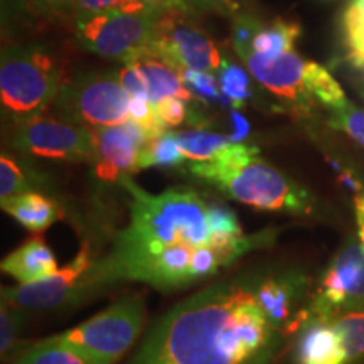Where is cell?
<instances>
[{
  "label": "cell",
  "mask_w": 364,
  "mask_h": 364,
  "mask_svg": "<svg viewBox=\"0 0 364 364\" xmlns=\"http://www.w3.org/2000/svg\"><path fill=\"white\" fill-rule=\"evenodd\" d=\"M120 182L132 196L130 223L110 253L93 263L81 294L88 287L118 282H140L159 290L182 289L273 241L265 231L245 235L231 209L208 204L194 191L150 194L129 176Z\"/></svg>",
  "instance_id": "obj_1"
},
{
  "label": "cell",
  "mask_w": 364,
  "mask_h": 364,
  "mask_svg": "<svg viewBox=\"0 0 364 364\" xmlns=\"http://www.w3.org/2000/svg\"><path fill=\"white\" fill-rule=\"evenodd\" d=\"M280 332L257 297V275L235 277L159 317L129 364H270Z\"/></svg>",
  "instance_id": "obj_2"
},
{
  "label": "cell",
  "mask_w": 364,
  "mask_h": 364,
  "mask_svg": "<svg viewBox=\"0 0 364 364\" xmlns=\"http://www.w3.org/2000/svg\"><path fill=\"white\" fill-rule=\"evenodd\" d=\"M196 177L216 186L235 201L262 211L307 215L314 201L302 186L258 157V149L245 144L233 156L218 162H191Z\"/></svg>",
  "instance_id": "obj_3"
},
{
  "label": "cell",
  "mask_w": 364,
  "mask_h": 364,
  "mask_svg": "<svg viewBox=\"0 0 364 364\" xmlns=\"http://www.w3.org/2000/svg\"><path fill=\"white\" fill-rule=\"evenodd\" d=\"M145 304L139 295L118 299L83 324L51 336L102 364H115L139 339L145 324Z\"/></svg>",
  "instance_id": "obj_4"
},
{
  "label": "cell",
  "mask_w": 364,
  "mask_h": 364,
  "mask_svg": "<svg viewBox=\"0 0 364 364\" xmlns=\"http://www.w3.org/2000/svg\"><path fill=\"white\" fill-rule=\"evenodd\" d=\"M248 70L268 91L289 102L304 105L318 102L336 107L346 102V95L331 73L317 63L290 51L277 58H267L248 51L241 54Z\"/></svg>",
  "instance_id": "obj_5"
},
{
  "label": "cell",
  "mask_w": 364,
  "mask_h": 364,
  "mask_svg": "<svg viewBox=\"0 0 364 364\" xmlns=\"http://www.w3.org/2000/svg\"><path fill=\"white\" fill-rule=\"evenodd\" d=\"M63 88V73L48 53L38 48L4 53L0 97L7 110L19 117H36Z\"/></svg>",
  "instance_id": "obj_6"
},
{
  "label": "cell",
  "mask_w": 364,
  "mask_h": 364,
  "mask_svg": "<svg viewBox=\"0 0 364 364\" xmlns=\"http://www.w3.org/2000/svg\"><path fill=\"white\" fill-rule=\"evenodd\" d=\"M159 14L152 11L83 14L76 29L81 44L105 58L129 63L150 54Z\"/></svg>",
  "instance_id": "obj_7"
},
{
  "label": "cell",
  "mask_w": 364,
  "mask_h": 364,
  "mask_svg": "<svg viewBox=\"0 0 364 364\" xmlns=\"http://www.w3.org/2000/svg\"><path fill=\"white\" fill-rule=\"evenodd\" d=\"M12 144L31 156L73 162H97L93 130L54 118H26L17 127Z\"/></svg>",
  "instance_id": "obj_8"
},
{
  "label": "cell",
  "mask_w": 364,
  "mask_h": 364,
  "mask_svg": "<svg viewBox=\"0 0 364 364\" xmlns=\"http://www.w3.org/2000/svg\"><path fill=\"white\" fill-rule=\"evenodd\" d=\"M129 100L130 95L120 78L112 75L88 76L65 86L58 95L63 112L93 127H115L129 122Z\"/></svg>",
  "instance_id": "obj_9"
},
{
  "label": "cell",
  "mask_w": 364,
  "mask_h": 364,
  "mask_svg": "<svg viewBox=\"0 0 364 364\" xmlns=\"http://www.w3.org/2000/svg\"><path fill=\"white\" fill-rule=\"evenodd\" d=\"M182 12L162 14L157 19L156 36L150 46L149 56H156L179 73L194 70L203 73L220 71L225 59L198 27L186 24Z\"/></svg>",
  "instance_id": "obj_10"
},
{
  "label": "cell",
  "mask_w": 364,
  "mask_h": 364,
  "mask_svg": "<svg viewBox=\"0 0 364 364\" xmlns=\"http://www.w3.org/2000/svg\"><path fill=\"white\" fill-rule=\"evenodd\" d=\"M359 309H364V250L356 241H349L327 268L309 317L332 321L341 312Z\"/></svg>",
  "instance_id": "obj_11"
},
{
  "label": "cell",
  "mask_w": 364,
  "mask_h": 364,
  "mask_svg": "<svg viewBox=\"0 0 364 364\" xmlns=\"http://www.w3.org/2000/svg\"><path fill=\"white\" fill-rule=\"evenodd\" d=\"M91 267V252L88 243H85L66 267L59 268L51 275L31 284L2 287V302L21 311H51L68 300L80 297L85 277Z\"/></svg>",
  "instance_id": "obj_12"
},
{
  "label": "cell",
  "mask_w": 364,
  "mask_h": 364,
  "mask_svg": "<svg viewBox=\"0 0 364 364\" xmlns=\"http://www.w3.org/2000/svg\"><path fill=\"white\" fill-rule=\"evenodd\" d=\"M97 174L103 181H117L139 171V157L150 140L149 132L134 120L115 127H95Z\"/></svg>",
  "instance_id": "obj_13"
},
{
  "label": "cell",
  "mask_w": 364,
  "mask_h": 364,
  "mask_svg": "<svg viewBox=\"0 0 364 364\" xmlns=\"http://www.w3.org/2000/svg\"><path fill=\"white\" fill-rule=\"evenodd\" d=\"M306 279L299 273H280L265 277L257 275V297L267 317L277 329L290 324L295 304L302 295Z\"/></svg>",
  "instance_id": "obj_14"
},
{
  "label": "cell",
  "mask_w": 364,
  "mask_h": 364,
  "mask_svg": "<svg viewBox=\"0 0 364 364\" xmlns=\"http://www.w3.org/2000/svg\"><path fill=\"white\" fill-rule=\"evenodd\" d=\"M299 364H349L334 321L309 317L299 341Z\"/></svg>",
  "instance_id": "obj_15"
},
{
  "label": "cell",
  "mask_w": 364,
  "mask_h": 364,
  "mask_svg": "<svg viewBox=\"0 0 364 364\" xmlns=\"http://www.w3.org/2000/svg\"><path fill=\"white\" fill-rule=\"evenodd\" d=\"M2 272L17 284H31L58 272V262L51 248L41 236L27 240L2 260Z\"/></svg>",
  "instance_id": "obj_16"
},
{
  "label": "cell",
  "mask_w": 364,
  "mask_h": 364,
  "mask_svg": "<svg viewBox=\"0 0 364 364\" xmlns=\"http://www.w3.org/2000/svg\"><path fill=\"white\" fill-rule=\"evenodd\" d=\"M129 63H134L136 70H139L140 76L145 81V86H147L150 103L154 107L169 97L181 98L184 102H196V98L188 86L184 85L179 73L167 63H164L162 59L147 54V56H140Z\"/></svg>",
  "instance_id": "obj_17"
},
{
  "label": "cell",
  "mask_w": 364,
  "mask_h": 364,
  "mask_svg": "<svg viewBox=\"0 0 364 364\" xmlns=\"http://www.w3.org/2000/svg\"><path fill=\"white\" fill-rule=\"evenodd\" d=\"M177 142L191 162H218L233 156L245 144L206 130L177 132Z\"/></svg>",
  "instance_id": "obj_18"
},
{
  "label": "cell",
  "mask_w": 364,
  "mask_h": 364,
  "mask_svg": "<svg viewBox=\"0 0 364 364\" xmlns=\"http://www.w3.org/2000/svg\"><path fill=\"white\" fill-rule=\"evenodd\" d=\"M2 209L19 225L31 231H36V233L48 230L61 218V211L56 204L38 193L16 196V198L2 203Z\"/></svg>",
  "instance_id": "obj_19"
},
{
  "label": "cell",
  "mask_w": 364,
  "mask_h": 364,
  "mask_svg": "<svg viewBox=\"0 0 364 364\" xmlns=\"http://www.w3.org/2000/svg\"><path fill=\"white\" fill-rule=\"evenodd\" d=\"M302 29L295 22L277 19L272 26L262 27L252 41V51L267 58H277L294 51L295 41L300 38Z\"/></svg>",
  "instance_id": "obj_20"
},
{
  "label": "cell",
  "mask_w": 364,
  "mask_h": 364,
  "mask_svg": "<svg viewBox=\"0 0 364 364\" xmlns=\"http://www.w3.org/2000/svg\"><path fill=\"white\" fill-rule=\"evenodd\" d=\"M17 364H102L76 349L46 338L21 353Z\"/></svg>",
  "instance_id": "obj_21"
},
{
  "label": "cell",
  "mask_w": 364,
  "mask_h": 364,
  "mask_svg": "<svg viewBox=\"0 0 364 364\" xmlns=\"http://www.w3.org/2000/svg\"><path fill=\"white\" fill-rule=\"evenodd\" d=\"M186 159L177 142V132L166 130L162 135L149 140L139 157V171L147 167H177Z\"/></svg>",
  "instance_id": "obj_22"
},
{
  "label": "cell",
  "mask_w": 364,
  "mask_h": 364,
  "mask_svg": "<svg viewBox=\"0 0 364 364\" xmlns=\"http://www.w3.org/2000/svg\"><path fill=\"white\" fill-rule=\"evenodd\" d=\"M334 321L349 363L364 356V311L341 314Z\"/></svg>",
  "instance_id": "obj_23"
},
{
  "label": "cell",
  "mask_w": 364,
  "mask_h": 364,
  "mask_svg": "<svg viewBox=\"0 0 364 364\" xmlns=\"http://www.w3.org/2000/svg\"><path fill=\"white\" fill-rule=\"evenodd\" d=\"M329 110V125L332 129L344 132L364 147V110L356 108L348 100Z\"/></svg>",
  "instance_id": "obj_24"
},
{
  "label": "cell",
  "mask_w": 364,
  "mask_h": 364,
  "mask_svg": "<svg viewBox=\"0 0 364 364\" xmlns=\"http://www.w3.org/2000/svg\"><path fill=\"white\" fill-rule=\"evenodd\" d=\"M220 75V86L223 95L235 107H241L250 98V78L247 71L241 70L240 66L233 65L230 61H223V65L218 71Z\"/></svg>",
  "instance_id": "obj_25"
},
{
  "label": "cell",
  "mask_w": 364,
  "mask_h": 364,
  "mask_svg": "<svg viewBox=\"0 0 364 364\" xmlns=\"http://www.w3.org/2000/svg\"><path fill=\"white\" fill-rule=\"evenodd\" d=\"M22 322H24V311L2 302L0 306V353H2V359L16 353L17 346H19Z\"/></svg>",
  "instance_id": "obj_26"
},
{
  "label": "cell",
  "mask_w": 364,
  "mask_h": 364,
  "mask_svg": "<svg viewBox=\"0 0 364 364\" xmlns=\"http://www.w3.org/2000/svg\"><path fill=\"white\" fill-rule=\"evenodd\" d=\"M31 193L29 181L16 161L7 156L0 157V201L6 203L16 196Z\"/></svg>",
  "instance_id": "obj_27"
},
{
  "label": "cell",
  "mask_w": 364,
  "mask_h": 364,
  "mask_svg": "<svg viewBox=\"0 0 364 364\" xmlns=\"http://www.w3.org/2000/svg\"><path fill=\"white\" fill-rule=\"evenodd\" d=\"M129 117L130 120L136 122L149 132L150 140L162 135L166 132V124L161 120L159 113L149 98L130 97L129 100Z\"/></svg>",
  "instance_id": "obj_28"
},
{
  "label": "cell",
  "mask_w": 364,
  "mask_h": 364,
  "mask_svg": "<svg viewBox=\"0 0 364 364\" xmlns=\"http://www.w3.org/2000/svg\"><path fill=\"white\" fill-rule=\"evenodd\" d=\"M346 44L349 49V59L354 66L364 68V17L351 11L344 14Z\"/></svg>",
  "instance_id": "obj_29"
},
{
  "label": "cell",
  "mask_w": 364,
  "mask_h": 364,
  "mask_svg": "<svg viewBox=\"0 0 364 364\" xmlns=\"http://www.w3.org/2000/svg\"><path fill=\"white\" fill-rule=\"evenodd\" d=\"M85 14H102L112 11L142 12L149 11L140 0H73Z\"/></svg>",
  "instance_id": "obj_30"
},
{
  "label": "cell",
  "mask_w": 364,
  "mask_h": 364,
  "mask_svg": "<svg viewBox=\"0 0 364 364\" xmlns=\"http://www.w3.org/2000/svg\"><path fill=\"white\" fill-rule=\"evenodd\" d=\"M181 78L184 83H188L193 86V88L198 91L199 95L203 97L211 98V100H220L221 102V95L216 88V80L213 78L209 73H203V71H194V70H182L179 71Z\"/></svg>",
  "instance_id": "obj_31"
},
{
  "label": "cell",
  "mask_w": 364,
  "mask_h": 364,
  "mask_svg": "<svg viewBox=\"0 0 364 364\" xmlns=\"http://www.w3.org/2000/svg\"><path fill=\"white\" fill-rule=\"evenodd\" d=\"M260 29H262L260 24H258L255 19H252V17H240L235 26V34H233L235 49L240 56L241 54L252 51V41Z\"/></svg>",
  "instance_id": "obj_32"
},
{
  "label": "cell",
  "mask_w": 364,
  "mask_h": 364,
  "mask_svg": "<svg viewBox=\"0 0 364 364\" xmlns=\"http://www.w3.org/2000/svg\"><path fill=\"white\" fill-rule=\"evenodd\" d=\"M156 110L167 127L181 125L186 120V115H188V107H186L184 100L176 97L162 100L161 103L156 105Z\"/></svg>",
  "instance_id": "obj_33"
},
{
  "label": "cell",
  "mask_w": 364,
  "mask_h": 364,
  "mask_svg": "<svg viewBox=\"0 0 364 364\" xmlns=\"http://www.w3.org/2000/svg\"><path fill=\"white\" fill-rule=\"evenodd\" d=\"M125 68L118 73V78H120V83L124 85V88L127 90V93L130 97H142V98H149V91L147 86H145V81L140 76L139 70H136L134 63H125Z\"/></svg>",
  "instance_id": "obj_34"
},
{
  "label": "cell",
  "mask_w": 364,
  "mask_h": 364,
  "mask_svg": "<svg viewBox=\"0 0 364 364\" xmlns=\"http://www.w3.org/2000/svg\"><path fill=\"white\" fill-rule=\"evenodd\" d=\"M149 11L159 14H169V12H186L189 11L191 6L188 0H140Z\"/></svg>",
  "instance_id": "obj_35"
},
{
  "label": "cell",
  "mask_w": 364,
  "mask_h": 364,
  "mask_svg": "<svg viewBox=\"0 0 364 364\" xmlns=\"http://www.w3.org/2000/svg\"><path fill=\"white\" fill-rule=\"evenodd\" d=\"M231 118H233V125H235V135H233V139H231V140H235V142H240V140L248 134L250 125H248L247 118H245L243 115H240L238 112L231 113Z\"/></svg>",
  "instance_id": "obj_36"
},
{
  "label": "cell",
  "mask_w": 364,
  "mask_h": 364,
  "mask_svg": "<svg viewBox=\"0 0 364 364\" xmlns=\"http://www.w3.org/2000/svg\"><path fill=\"white\" fill-rule=\"evenodd\" d=\"M33 2L41 9H46V11H48V9H54V11H56V9L65 7L66 4L71 2V0H33Z\"/></svg>",
  "instance_id": "obj_37"
},
{
  "label": "cell",
  "mask_w": 364,
  "mask_h": 364,
  "mask_svg": "<svg viewBox=\"0 0 364 364\" xmlns=\"http://www.w3.org/2000/svg\"><path fill=\"white\" fill-rule=\"evenodd\" d=\"M356 220H358V236H359V245L364 250V213L356 209Z\"/></svg>",
  "instance_id": "obj_38"
},
{
  "label": "cell",
  "mask_w": 364,
  "mask_h": 364,
  "mask_svg": "<svg viewBox=\"0 0 364 364\" xmlns=\"http://www.w3.org/2000/svg\"><path fill=\"white\" fill-rule=\"evenodd\" d=\"M348 11H351L354 14H358V16L364 17V0H353L351 6L348 7Z\"/></svg>",
  "instance_id": "obj_39"
},
{
  "label": "cell",
  "mask_w": 364,
  "mask_h": 364,
  "mask_svg": "<svg viewBox=\"0 0 364 364\" xmlns=\"http://www.w3.org/2000/svg\"><path fill=\"white\" fill-rule=\"evenodd\" d=\"M209 0H188V4L191 7H201V6H208Z\"/></svg>",
  "instance_id": "obj_40"
},
{
  "label": "cell",
  "mask_w": 364,
  "mask_h": 364,
  "mask_svg": "<svg viewBox=\"0 0 364 364\" xmlns=\"http://www.w3.org/2000/svg\"><path fill=\"white\" fill-rule=\"evenodd\" d=\"M356 209H359V211L364 213V193H361L356 198Z\"/></svg>",
  "instance_id": "obj_41"
},
{
  "label": "cell",
  "mask_w": 364,
  "mask_h": 364,
  "mask_svg": "<svg viewBox=\"0 0 364 364\" xmlns=\"http://www.w3.org/2000/svg\"><path fill=\"white\" fill-rule=\"evenodd\" d=\"M359 90H361V95H363V98H364V81H363V85H361V88H359Z\"/></svg>",
  "instance_id": "obj_42"
}]
</instances>
